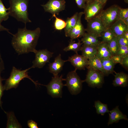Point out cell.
<instances>
[{
	"label": "cell",
	"mask_w": 128,
	"mask_h": 128,
	"mask_svg": "<svg viewBox=\"0 0 128 128\" xmlns=\"http://www.w3.org/2000/svg\"><path fill=\"white\" fill-rule=\"evenodd\" d=\"M108 46L112 55H116L119 48L116 37L108 44Z\"/></svg>",
	"instance_id": "4dcf8cb0"
},
{
	"label": "cell",
	"mask_w": 128,
	"mask_h": 128,
	"mask_svg": "<svg viewBox=\"0 0 128 128\" xmlns=\"http://www.w3.org/2000/svg\"><path fill=\"white\" fill-rule=\"evenodd\" d=\"M83 12L78 13L77 23L74 27L69 32L68 37H69L71 40L82 37L85 33V30L82 24L81 18Z\"/></svg>",
	"instance_id": "7c38bea8"
},
{
	"label": "cell",
	"mask_w": 128,
	"mask_h": 128,
	"mask_svg": "<svg viewBox=\"0 0 128 128\" xmlns=\"http://www.w3.org/2000/svg\"><path fill=\"white\" fill-rule=\"evenodd\" d=\"M88 60V66L95 70L101 72L104 75V72L101 62L100 59L96 56Z\"/></svg>",
	"instance_id": "cb8c5ba5"
},
{
	"label": "cell",
	"mask_w": 128,
	"mask_h": 128,
	"mask_svg": "<svg viewBox=\"0 0 128 128\" xmlns=\"http://www.w3.org/2000/svg\"><path fill=\"white\" fill-rule=\"evenodd\" d=\"M78 6L80 8L84 9L86 6V2L85 0H75Z\"/></svg>",
	"instance_id": "8d00e7d4"
},
{
	"label": "cell",
	"mask_w": 128,
	"mask_h": 128,
	"mask_svg": "<svg viewBox=\"0 0 128 128\" xmlns=\"http://www.w3.org/2000/svg\"><path fill=\"white\" fill-rule=\"evenodd\" d=\"M123 22L127 25L128 26V18H126Z\"/></svg>",
	"instance_id": "b9f144b4"
},
{
	"label": "cell",
	"mask_w": 128,
	"mask_h": 128,
	"mask_svg": "<svg viewBox=\"0 0 128 128\" xmlns=\"http://www.w3.org/2000/svg\"><path fill=\"white\" fill-rule=\"evenodd\" d=\"M81 41L78 39V42L75 43L74 41L71 40L68 46L65 48L64 51H67L72 50L74 51L76 53H78V51L80 50L81 45L82 44Z\"/></svg>",
	"instance_id": "d4e9b609"
},
{
	"label": "cell",
	"mask_w": 128,
	"mask_h": 128,
	"mask_svg": "<svg viewBox=\"0 0 128 128\" xmlns=\"http://www.w3.org/2000/svg\"><path fill=\"white\" fill-rule=\"evenodd\" d=\"M31 67L24 70H21L13 67L9 77L6 80L4 85L5 90H8L13 88H16L20 82L27 78L31 81L36 86L38 84L30 77L28 74V71Z\"/></svg>",
	"instance_id": "3957f363"
},
{
	"label": "cell",
	"mask_w": 128,
	"mask_h": 128,
	"mask_svg": "<svg viewBox=\"0 0 128 128\" xmlns=\"http://www.w3.org/2000/svg\"><path fill=\"white\" fill-rule=\"evenodd\" d=\"M78 14V13L76 12L71 17L67 19L65 22L66 25L64 28L65 35L66 37H68L70 31L75 25L77 20Z\"/></svg>",
	"instance_id": "603a6c76"
},
{
	"label": "cell",
	"mask_w": 128,
	"mask_h": 128,
	"mask_svg": "<svg viewBox=\"0 0 128 128\" xmlns=\"http://www.w3.org/2000/svg\"><path fill=\"white\" fill-rule=\"evenodd\" d=\"M120 7L113 5L106 9L102 10L97 16L101 21L105 29L109 28L118 18V12Z\"/></svg>",
	"instance_id": "277c9868"
},
{
	"label": "cell",
	"mask_w": 128,
	"mask_h": 128,
	"mask_svg": "<svg viewBox=\"0 0 128 128\" xmlns=\"http://www.w3.org/2000/svg\"><path fill=\"white\" fill-rule=\"evenodd\" d=\"M67 61L70 62L77 70H84L88 66V59L78 53L69 57Z\"/></svg>",
	"instance_id": "4fadbf2b"
},
{
	"label": "cell",
	"mask_w": 128,
	"mask_h": 128,
	"mask_svg": "<svg viewBox=\"0 0 128 128\" xmlns=\"http://www.w3.org/2000/svg\"><path fill=\"white\" fill-rule=\"evenodd\" d=\"M109 28L115 37L122 36L125 32L128 31V26L120 19L115 21Z\"/></svg>",
	"instance_id": "9a60e30c"
},
{
	"label": "cell",
	"mask_w": 128,
	"mask_h": 128,
	"mask_svg": "<svg viewBox=\"0 0 128 128\" xmlns=\"http://www.w3.org/2000/svg\"><path fill=\"white\" fill-rule=\"evenodd\" d=\"M65 0H49L46 4L41 5L46 12L58 15L59 13L64 10L65 6Z\"/></svg>",
	"instance_id": "30bf717a"
},
{
	"label": "cell",
	"mask_w": 128,
	"mask_h": 128,
	"mask_svg": "<svg viewBox=\"0 0 128 128\" xmlns=\"http://www.w3.org/2000/svg\"><path fill=\"white\" fill-rule=\"evenodd\" d=\"M118 106H116L112 110L110 111L108 125L114 123H117L120 120L124 119L128 120L127 116L123 114L119 110Z\"/></svg>",
	"instance_id": "e0dca14e"
},
{
	"label": "cell",
	"mask_w": 128,
	"mask_h": 128,
	"mask_svg": "<svg viewBox=\"0 0 128 128\" xmlns=\"http://www.w3.org/2000/svg\"><path fill=\"white\" fill-rule=\"evenodd\" d=\"M6 114L7 121L6 128H20L22 126L16 119L13 112H7L4 111Z\"/></svg>",
	"instance_id": "7402d4cb"
},
{
	"label": "cell",
	"mask_w": 128,
	"mask_h": 128,
	"mask_svg": "<svg viewBox=\"0 0 128 128\" xmlns=\"http://www.w3.org/2000/svg\"><path fill=\"white\" fill-rule=\"evenodd\" d=\"M80 51L82 52V55L89 59L96 56L97 52V46L83 44L81 46Z\"/></svg>",
	"instance_id": "d6986e66"
},
{
	"label": "cell",
	"mask_w": 128,
	"mask_h": 128,
	"mask_svg": "<svg viewBox=\"0 0 128 128\" xmlns=\"http://www.w3.org/2000/svg\"><path fill=\"white\" fill-rule=\"evenodd\" d=\"M87 27L85 29L87 32L94 34L98 37L106 29L101 20L97 16L87 21Z\"/></svg>",
	"instance_id": "8fae6325"
},
{
	"label": "cell",
	"mask_w": 128,
	"mask_h": 128,
	"mask_svg": "<svg viewBox=\"0 0 128 128\" xmlns=\"http://www.w3.org/2000/svg\"><path fill=\"white\" fill-rule=\"evenodd\" d=\"M116 55H120L122 58L128 55V46H119V48Z\"/></svg>",
	"instance_id": "d6a6232c"
},
{
	"label": "cell",
	"mask_w": 128,
	"mask_h": 128,
	"mask_svg": "<svg viewBox=\"0 0 128 128\" xmlns=\"http://www.w3.org/2000/svg\"><path fill=\"white\" fill-rule=\"evenodd\" d=\"M67 61V60L62 59L61 55L59 54L55 58L53 62L49 64V72L52 73L54 76H58V74L62 70L65 63Z\"/></svg>",
	"instance_id": "5bb4252c"
},
{
	"label": "cell",
	"mask_w": 128,
	"mask_h": 128,
	"mask_svg": "<svg viewBox=\"0 0 128 128\" xmlns=\"http://www.w3.org/2000/svg\"><path fill=\"white\" fill-rule=\"evenodd\" d=\"M29 0H9L10 7L8 12L9 16L25 24L31 21L28 17V12Z\"/></svg>",
	"instance_id": "7a4b0ae2"
},
{
	"label": "cell",
	"mask_w": 128,
	"mask_h": 128,
	"mask_svg": "<svg viewBox=\"0 0 128 128\" xmlns=\"http://www.w3.org/2000/svg\"><path fill=\"white\" fill-rule=\"evenodd\" d=\"M27 124L28 127L30 128H38L37 123L34 121L32 120H29L27 122Z\"/></svg>",
	"instance_id": "74e56055"
},
{
	"label": "cell",
	"mask_w": 128,
	"mask_h": 128,
	"mask_svg": "<svg viewBox=\"0 0 128 128\" xmlns=\"http://www.w3.org/2000/svg\"><path fill=\"white\" fill-rule=\"evenodd\" d=\"M62 75L52 77L51 81L46 86L48 93L53 97H61L62 88L64 86L62 82L65 80Z\"/></svg>",
	"instance_id": "52a82bcc"
},
{
	"label": "cell",
	"mask_w": 128,
	"mask_h": 128,
	"mask_svg": "<svg viewBox=\"0 0 128 128\" xmlns=\"http://www.w3.org/2000/svg\"><path fill=\"white\" fill-rule=\"evenodd\" d=\"M34 53L35 59L32 62L33 64L31 67V69L42 68L46 63L49 62L54 53L45 49L37 50Z\"/></svg>",
	"instance_id": "ba28073f"
},
{
	"label": "cell",
	"mask_w": 128,
	"mask_h": 128,
	"mask_svg": "<svg viewBox=\"0 0 128 128\" xmlns=\"http://www.w3.org/2000/svg\"><path fill=\"white\" fill-rule=\"evenodd\" d=\"M9 8H6L1 0H0V22L7 20L9 18V14L8 12Z\"/></svg>",
	"instance_id": "f1b7e54d"
},
{
	"label": "cell",
	"mask_w": 128,
	"mask_h": 128,
	"mask_svg": "<svg viewBox=\"0 0 128 128\" xmlns=\"http://www.w3.org/2000/svg\"><path fill=\"white\" fill-rule=\"evenodd\" d=\"M2 31H6L8 32L9 33L12 35H13L12 34L10 33L9 31V30L3 26L1 24V23L0 22V32Z\"/></svg>",
	"instance_id": "f35d334b"
},
{
	"label": "cell",
	"mask_w": 128,
	"mask_h": 128,
	"mask_svg": "<svg viewBox=\"0 0 128 128\" xmlns=\"http://www.w3.org/2000/svg\"><path fill=\"white\" fill-rule=\"evenodd\" d=\"M122 36L128 40V31L125 32Z\"/></svg>",
	"instance_id": "ab89813d"
},
{
	"label": "cell",
	"mask_w": 128,
	"mask_h": 128,
	"mask_svg": "<svg viewBox=\"0 0 128 128\" xmlns=\"http://www.w3.org/2000/svg\"><path fill=\"white\" fill-rule=\"evenodd\" d=\"M95 106L96 110V113L98 114L103 115L105 113L110 112L107 105L102 103L99 101L95 102Z\"/></svg>",
	"instance_id": "4316f807"
},
{
	"label": "cell",
	"mask_w": 128,
	"mask_h": 128,
	"mask_svg": "<svg viewBox=\"0 0 128 128\" xmlns=\"http://www.w3.org/2000/svg\"><path fill=\"white\" fill-rule=\"evenodd\" d=\"M128 18V8H122L120 7L118 12V18L124 21Z\"/></svg>",
	"instance_id": "1f68e13d"
},
{
	"label": "cell",
	"mask_w": 128,
	"mask_h": 128,
	"mask_svg": "<svg viewBox=\"0 0 128 128\" xmlns=\"http://www.w3.org/2000/svg\"><path fill=\"white\" fill-rule=\"evenodd\" d=\"M5 69L4 62L2 58L1 55L0 54V107L2 109V102L1 98L3 95L4 91L5 90L4 86L2 84V81L5 80L1 77V74L3 71Z\"/></svg>",
	"instance_id": "484cf974"
},
{
	"label": "cell",
	"mask_w": 128,
	"mask_h": 128,
	"mask_svg": "<svg viewBox=\"0 0 128 128\" xmlns=\"http://www.w3.org/2000/svg\"><path fill=\"white\" fill-rule=\"evenodd\" d=\"M113 84L115 87H125L128 86V75L123 72L116 73Z\"/></svg>",
	"instance_id": "ac0fdd59"
},
{
	"label": "cell",
	"mask_w": 128,
	"mask_h": 128,
	"mask_svg": "<svg viewBox=\"0 0 128 128\" xmlns=\"http://www.w3.org/2000/svg\"><path fill=\"white\" fill-rule=\"evenodd\" d=\"M115 36L109 28L106 29L102 33L101 41L108 44Z\"/></svg>",
	"instance_id": "83f0119b"
},
{
	"label": "cell",
	"mask_w": 128,
	"mask_h": 128,
	"mask_svg": "<svg viewBox=\"0 0 128 128\" xmlns=\"http://www.w3.org/2000/svg\"><path fill=\"white\" fill-rule=\"evenodd\" d=\"M86 78L84 80L88 86L92 87L100 88L104 82V75L101 72L88 66Z\"/></svg>",
	"instance_id": "8992f818"
},
{
	"label": "cell",
	"mask_w": 128,
	"mask_h": 128,
	"mask_svg": "<svg viewBox=\"0 0 128 128\" xmlns=\"http://www.w3.org/2000/svg\"><path fill=\"white\" fill-rule=\"evenodd\" d=\"M103 4H105L107 0H95Z\"/></svg>",
	"instance_id": "60d3db41"
},
{
	"label": "cell",
	"mask_w": 128,
	"mask_h": 128,
	"mask_svg": "<svg viewBox=\"0 0 128 128\" xmlns=\"http://www.w3.org/2000/svg\"><path fill=\"white\" fill-rule=\"evenodd\" d=\"M52 17L55 18L54 23L55 29L57 30L60 31L64 28L66 25V22L64 20L57 17L55 14L52 15Z\"/></svg>",
	"instance_id": "f546056e"
},
{
	"label": "cell",
	"mask_w": 128,
	"mask_h": 128,
	"mask_svg": "<svg viewBox=\"0 0 128 128\" xmlns=\"http://www.w3.org/2000/svg\"><path fill=\"white\" fill-rule=\"evenodd\" d=\"M41 32L40 29L37 27L33 30L27 29L25 26L23 28H19L17 32L13 35L11 44L18 55L34 53Z\"/></svg>",
	"instance_id": "6da1fadb"
},
{
	"label": "cell",
	"mask_w": 128,
	"mask_h": 128,
	"mask_svg": "<svg viewBox=\"0 0 128 128\" xmlns=\"http://www.w3.org/2000/svg\"><path fill=\"white\" fill-rule=\"evenodd\" d=\"M96 56L100 59L110 58L112 56L108 44L101 41L97 46Z\"/></svg>",
	"instance_id": "2e32d148"
},
{
	"label": "cell",
	"mask_w": 128,
	"mask_h": 128,
	"mask_svg": "<svg viewBox=\"0 0 128 128\" xmlns=\"http://www.w3.org/2000/svg\"><path fill=\"white\" fill-rule=\"evenodd\" d=\"M82 37L81 41L84 44L97 46L100 42L98 39V37L92 33L85 32Z\"/></svg>",
	"instance_id": "44dd1931"
},
{
	"label": "cell",
	"mask_w": 128,
	"mask_h": 128,
	"mask_svg": "<svg viewBox=\"0 0 128 128\" xmlns=\"http://www.w3.org/2000/svg\"><path fill=\"white\" fill-rule=\"evenodd\" d=\"M120 64L127 70H128V55L122 58Z\"/></svg>",
	"instance_id": "d590c367"
},
{
	"label": "cell",
	"mask_w": 128,
	"mask_h": 128,
	"mask_svg": "<svg viewBox=\"0 0 128 128\" xmlns=\"http://www.w3.org/2000/svg\"><path fill=\"white\" fill-rule=\"evenodd\" d=\"M124 1L126 3H128V0H124Z\"/></svg>",
	"instance_id": "ee69618b"
},
{
	"label": "cell",
	"mask_w": 128,
	"mask_h": 128,
	"mask_svg": "<svg viewBox=\"0 0 128 128\" xmlns=\"http://www.w3.org/2000/svg\"><path fill=\"white\" fill-rule=\"evenodd\" d=\"M104 4L95 0L86 3L83 13L85 19L87 22L98 15L102 11Z\"/></svg>",
	"instance_id": "9c48e42d"
},
{
	"label": "cell",
	"mask_w": 128,
	"mask_h": 128,
	"mask_svg": "<svg viewBox=\"0 0 128 128\" xmlns=\"http://www.w3.org/2000/svg\"><path fill=\"white\" fill-rule=\"evenodd\" d=\"M86 2V3H90L94 1V0H85Z\"/></svg>",
	"instance_id": "7bdbcfd3"
},
{
	"label": "cell",
	"mask_w": 128,
	"mask_h": 128,
	"mask_svg": "<svg viewBox=\"0 0 128 128\" xmlns=\"http://www.w3.org/2000/svg\"><path fill=\"white\" fill-rule=\"evenodd\" d=\"M77 69L69 72L65 79L67 86L70 93L72 95H76L81 91L82 83L84 81L82 80L76 72Z\"/></svg>",
	"instance_id": "5b68a950"
},
{
	"label": "cell",
	"mask_w": 128,
	"mask_h": 128,
	"mask_svg": "<svg viewBox=\"0 0 128 128\" xmlns=\"http://www.w3.org/2000/svg\"><path fill=\"white\" fill-rule=\"evenodd\" d=\"M104 72V76H107L112 74L114 72V69L116 64L112 61L110 58L100 59Z\"/></svg>",
	"instance_id": "ffe728a7"
},
{
	"label": "cell",
	"mask_w": 128,
	"mask_h": 128,
	"mask_svg": "<svg viewBox=\"0 0 128 128\" xmlns=\"http://www.w3.org/2000/svg\"><path fill=\"white\" fill-rule=\"evenodd\" d=\"M116 37L119 46H128V40L123 36H118Z\"/></svg>",
	"instance_id": "836d02e7"
},
{
	"label": "cell",
	"mask_w": 128,
	"mask_h": 128,
	"mask_svg": "<svg viewBox=\"0 0 128 128\" xmlns=\"http://www.w3.org/2000/svg\"><path fill=\"white\" fill-rule=\"evenodd\" d=\"M111 58L113 62L116 64L117 63L121 64L122 58L120 55H112Z\"/></svg>",
	"instance_id": "e575fe53"
}]
</instances>
